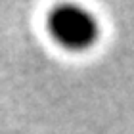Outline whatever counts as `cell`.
Returning <instances> with one entry per match:
<instances>
[{"instance_id":"1","label":"cell","mask_w":134,"mask_h":134,"mask_svg":"<svg viewBox=\"0 0 134 134\" xmlns=\"http://www.w3.org/2000/svg\"><path fill=\"white\" fill-rule=\"evenodd\" d=\"M48 33L62 48L88 50L100 36V25L92 12L77 4H62L48 15Z\"/></svg>"}]
</instances>
